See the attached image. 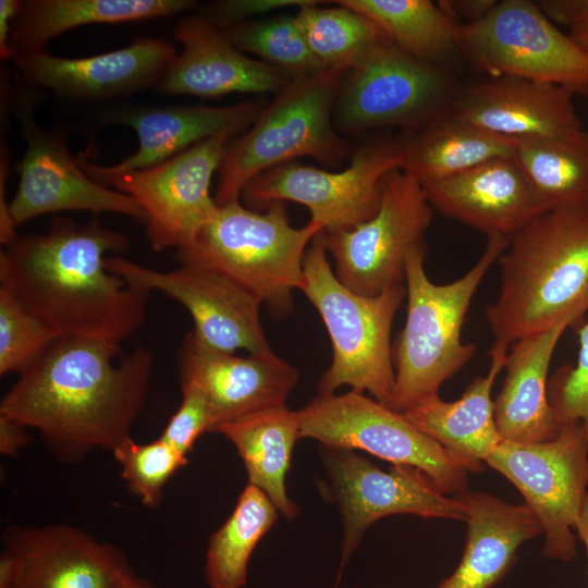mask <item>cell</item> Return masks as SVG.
<instances>
[{"instance_id": "cell-1", "label": "cell", "mask_w": 588, "mask_h": 588, "mask_svg": "<svg viewBox=\"0 0 588 588\" xmlns=\"http://www.w3.org/2000/svg\"><path fill=\"white\" fill-rule=\"evenodd\" d=\"M120 354V343L57 338L5 393L4 416L39 432L53 455L74 464L95 449L113 451L131 438L152 371L142 345Z\"/></svg>"}, {"instance_id": "cell-2", "label": "cell", "mask_w": 588, "mask_h": 588, "mask_svg": "<svg viewBox=\"0 0 588 588\" xmlns=\"http://www.w3.org/2000/svg\"><path fill=\"white\" fill-rule=\"evenodd\" d=\"M126 237L98 219H53L42 234L17 235L0 252V282L59 336L120 343L145 321L149 292L107 266Z\"/></svg>"}, {"instance_id": "cell-3", "label": "cell", "mask_w": 588, "mask_h": 588, "mask_svg": "<svg viewBox=\"0 0 588 588\" xmlns=\"http://www.w3.org/2000/svg\"><path fill=\"white\" fill-rule=\"evenodd\" d=\"M500 290L486 308L494 341L516 340L588 311V206L548 210L514 234L498 259Z\"/></svg>"}, {"instance_id": "cell-4", "label": "cell", "mask_w": 588, "mask_h": 588, "mask_svg": "<svg viewBox=\"0 0 588 588\" xmlns=\"http://www.w3.org/2000/svg\"><path fill=\"white\" fill-rule=\"evenodd\" d=\"M510 238L488 235L483 253L461 278L433 283L426 270V246L414 250L406 265V319L393 347L395 390L393 409L404 413L439 394L440 387L474 356L476 345L462 341L471 301Z\"/></svg>"}, {"instance_id": "cell-5", "label": "cell", "mask_w": 588, "mask_h": 588, "mask_svg": "<svg viewBox=\"0 0 588 588\" xmlns=\"http://www.w3.org/2000/svg\"><path fill=\"white\" fill-rule=\"evenodd\" d=\"M320 232L311 221L292 226L282 201L257 211L236 199L218 205L175 256L183 266L226 275L256 295L273 316L283 318L293 310V292L303 283L305 253Z\"/></svg>"}, {"instance_id": "cell-6", "label": "cell", "mask_w": 588, "mask_h": 588, "mask_svg": "<svg viewBox=\"0 0 588 588\" xmlns=\"http://www.w3.org/2000/svg\"><path fill=\"white\" fill-rule=\"evenodd\" d=\"M320 315L332 345V360L318 382L317 394L342 385L365 393L393 409L395 372L391 330L406 297L405 283L372 296L356 293L335 275L328 260L324 234L309 244L299 289Z\"/></svg>"}, {"instance_id": "cell-7", "label": "cell", "mask_w": 588, "mask_h": 588, "mask_svg": "<svg viewBox=\"0 0 588 588\" xmlns=\"http://www.w3.org/2000/svg\"><path fill=\"white\" fill-rule=\"evenodd\" d=\"M345 72L326 69L293 77L268 103L249 130L228 145L215 201L240 199L256 176L299 157L338 167L350 148L333 123L336 91Z\"/></svg>"}, {"instance_id": "cell-8", "label": "cell", "mask_w": 588, "mask_h": 588, "mask_svg": "<svg viewBox=\"0 0 588 588\" xmlns=\"http://www.w3.org/2000/svg\"><path fill=\"white\" fill-rule=\"evenodd\" d=\"M301 439L365 451L421 470L444 494L467 490L470 466L418 430L402 413L354 390L317 394L296 411Z\"/></svg>"}, {"instance_id": "cell-9", "label": "cell", "mask_w": 588, "mask_h": 588, "mask_svg": "<svg viewBox=\"0 0 588 588\" xmlns=\"http://www.w3.org/2000/svg\"><path fill=\"white\" fill-rule=\"evenodd\" d=\"M13 79L15 84L7 76L2 81L1 102L16 118L26 142L24 157L16 166L17 191L9 204L14 224L65 210L120 213L146 224V215L133 197L89 177L70 154L63 137L36 123L34 111L40 100L39 90H30L17 73Z\"/></svg>"}, {"instance_id": "cell-10", "label": "cell", "mask_w": 588, "mask_h": 588, "mask_svg": "<svg viewBox=\"0 0 588 588\" xmlns=\"http://www.w3.org/2000/svg\"><path fill=\"white\" fill-rule=\"evenodd\" d=\"M324 477L319 489L341 516V560L334 588L368 528L377 520L408 514L465 522L466 505L444 494L421 470L392 465L388 470L354 450L320 445Z\"/></svg>"}, {"instance_id": "cell-11", "label": "cell", "mask_w": 588, "mask_h": 588, "mask_svg": "<svg viewBox=\"0 0 588 588\" xmlns=\"http://www.w3.org/2000/svg\"><path fill=\"white\" fill-rule=\"evenodd\" d=\"M486 463L515 486L539 520L543 555L561 562L576 558L588 495V437L581 425L562 424L544 442L503 440Z\"/></svg>"}, {"instance_id": "cell-12", "label": "cell", "mask_w": 588, "mask_h": 588, "mask_svg": "<svg viewBox=\"0 0 588 588\" xmlns=\"http://www.w3.org/2000/svg\"><path fill=\"white\" fill-rule=\"evenodd\" d=\"M454 97L442 65L420 61L389 40L343 74L333 123L352 135L387 126L414 132L449 112Z\"/></svg>"}, {"instance_id": "cell-13", "label": "cell", "mask_w": 588, "mask_h": 588, "mask_svg": "<svg viewBox=\"0 0 588 588\" xmlns=\"http://www.w3.org/2000/svg\"><path fill=\"white\" fill-rule=\"evenodd\" d=\"M229 142L226 136L208 138L162 163L139 170L113 171L83 156L77 161L89 177L139 204L154 250H177L193 241L218 207L210 185Z\"/></svg>"}, {"instance_id": "cell-14", "label": "cell", "mask_w": 588, "mask_h": 588, "mask_svg": "<svg viewBox=\"0 0 588 588\" xmlns=\"http://www.w3.org/2000/svg\"><path fill=\"white\" fill-rule=\"evenodd\" d=\"M401 167L399 140L375 139L360 145L342 171H327L297 162L274 167L242 191L247 208L262 211L277 201L305 206L323 233L346 231L378 210L383 176Z\"/></svg>"}, {"instance_id": "cell-15", "label": "cell", "mask_w": 588, "mask_h": 588, "mask_svg": "<svg viewBox=\"0 0 588 588\" xmlns=\"http://www.w3.org/2000/svg\"><path fill=\"white\" fill-rule=\"evenodd\" d=\"M433 212L415 177L401 169L387 173L381 181L379 208L370 219L351 230L323 233L336 278L368 296L404 283L408 257L426 246Z\"/></svg>"}, {"instance_id": "cell-16", "label": "cell", "mask_w": 588, "mask_h": 588, "mask_svg": "<svg viewBox=\"0 0 588 588\" xmlns=\"http://www.w3.org/2000/svg\"><path fill=\"white\" fill-rule=\"evenodd\" d=\"M461 50L489 76H513L588 94V53L529 0H503L458 30Z\"/></svg>"}, {"instance_id": "cell-17", "label": "cell", "mask_w": 588, "mask_h": 588, "mask_svg": "<svg viewBox=\"0 0 588 588\" xmlns=\"http://www.w3.org/2000/svg\"><path fill=\"white\" fill-rule=\"evenodd\" d=\"M107 266L132 286L160 291L182 304L193 318L192 332L203 344L233 354L273 352L260 321L262 302L226 275L183 265L159 271L119 255H110Z\"/></svg>"}, {"instance_id": "cell-18", "label": "cell", "mask_w": 588, "mask_h": 588, "mask_svg": "<svg viewBox=\"0 0 588 588\" xmlns=\"http://www.w3.org/2000/svg\"><path fill=\"white\" fill-rule=\"evenodd\" d=\"M124 553L66 525L12 527L3 537L0 588H112Z\"/></svg>"}, {"instance_id": "cell-19", "label": "cell", "mask_w": 588, "mask_h": 588, "mask_svg": "<svg viewBox=\"0 0 588 588\" xmlns=\"http://www.w3.org/2000/svg\"><path fill=\"white\" fill-rule=\"evenodd\" d=\"M177 53L162 38L142 37L110 52L83 58L46 50L12 58L19 76L36 89L71 99L105 100L156 88Z\"/></svg>"}, {"instance_id": "cell-20", "label": "cell", "mask_w": 588, "mask_h": 588, "mask_svg": "<svg viewBox=\"0 0 588 588\" xmlns=\"http://www.w3.org/2000/svg\"><path fill=\"white\" fill-rule=\"evenodd\" d=\"M181 387L205 396L211 432L247 415L286 405L298 382V371L273 352L236 356L203 344L191 331L179 351Z\"/></svg>"}, {"instance_id": "cell-21", "label": "cell", "mask_w": 588, "mask_h": 588, "mask_svg": "<svg viewBox=\"0 0 588 588\" xmlns=\"http://www.w3.org/2000/svg\"><path fill=\"white\" fill-rule=\"evenodd\" d=\"M182 51L155 90L167 95L219 97L232 93H274L293 77L247 57L204 15H188L175 25Z\"/></svg>"}, {"instance_id": "cell-22", "label": "cell", "mask_w": 588, "mask_h": 588, "mask_svg": "<svg viewBox=\"0 0 588 588\" xmlns=\"http://www.w3.org/2000/svg\"><path fill=\"white\" fill-rule=\"evenodd\" d=\"M451 111L513 142L552 137L583 127L569 90L513 76H489L467 86L454 97Z\"/></svg>"}, {"instance_id": "cell-23", "label": "cell", "mask_w": 588, "mask_h": 588, "mask_svg": "<svg viewBox=\"0 0 588 588\" xmlns=\"http://www.w3.org/2000/svg\"><path fill=\"white\" fill-rule=\"evenodd\" d=\"M513 156L422 185L433 210L487 235L511 238L548 211Z\"/></svg>"}, {"instance_id": "cell-24", "label": "cell", "mask_w": 588, "mask_h": 588, "mask_svg": "<svg viewBox=\"0 0 588 588\" xmlns=\"http://www.w3.org/2000/svg\"><path fill=\"white\" fill-rule=\"evenodd\" d=\"M456 497L466 505V542L455 571L437 588H492L513 567L518 548L542 527L525 504L506 502L481 491Z\"/></svg>"}, {"instance_id": "cell-25", "label": "cell", "mask_w": 588, "mask_h": 588, "mask_svg": "<svg viewBox=\"0 0 588 588\" xmlns=\"http://www.w3.org/2000/svg\"><path fill=\"white\" fill-rule=\"evenodd\" d=\"M265 107L256 99L225 107H150L119 112L107 122L135 130L139 145L135 154L109 167L113 171L146 169L205 139L231 138L250 126Z\"/></svg>"}, {"instance_id": "cell-26", "label": "cell", "mask_w": 588, "mask_h": 588, "mask_svg": "<svg viewBox=\"0 0 588 588\" xmlns=\"http://www.w3.org/2000/svg\"><path fill=\"white\" fill-rule=\"evenodd\" d=\"M571 326L572 322L564 321L510 345L505 378L493 400L494 419L503 440L537 443L558 433L548 397V371L558 343Z\"/></svg>"}, {"instance_id": "cell-27", "label": "cell", "mask_w": 588, "mask_h": 588, "mask_svg": "<svg viewBox=\"0 0 588 588\" xmlns=\"http://www.w3.org/2000/svg\"><path fill=\"white\" fill-rule=\"evenodd\" d=\"M509 347L494 341L489 351L488 372L477 376L460 399L446 402L437 394L402 413L418 430L465 461L473 473L482 471V462L503 441L494 419L491 392L504 368Z\"/></svg>"}, {"instance_id": "cell-28", "label": "cell", "mask_w": 588, "mask_h": 588, "mask_svg": "<svg viewBox=\"0 0 588 588\" xmlns=\"http://www.w3.org/2000/svg\"><path fill=\"white\" fill-rule=\"evenodd\" d=\"M195 7L192 0H23L12 21L11 48L14 56L38 52L78 26L173 16Z\"/></svg>"}, {"instance_id": "cell-29", "label": "cell", "mask_w": 588, "mask_h": 588, "mask_svg": "<svg viewBox=\"0 0 588 588\" xmlns=\"http://www.w3.org/2000/svg\"><path fill=\"white\" fill-rule=\"evenodd\" d=\"M246 468L248 483L260 489L281 515L293 522L301 507L286 491V474L301 439L296 411L286 405L264 409L220 426Z\"/></svg>"}, {"instance_id": "cell-30", "label": "cell", "mask_w": 588, "mask_h": 588, "mask_svg": "<svg viewBox=\"0 0 588 588\" xmlns=\"http://www.w3.org/2000/svg\"><path fill=\"white\" fill-rule=\"evenodd\" d=\"M400 169L421 185L441 181L485 161L514 155V142L486 132L451 110L399 139Z\"/></svg>"}, {"instance_id": "cell-31", "label": "cell", "mask_w": 588, "mask_h": 588, "mask_svg": "<svg viewBox=\"0 0 588 588\" xmlns=\"http://www.w3.org/2000/svg\"><path fill=\"white\" fill-rule=\"evenodd\" d=\"M514 145L513 157L547 210L588 206V131Z\"/></svg>"}, {"instance_id": "cell-32", "label": "cell", "mask_w": 588, "mask_h": 588, "mask_svg": "<svg viewBox=\"0 0 588 588\" xmlns=\"http://www.w3.org/2000/svg\"><path fill=\"white\" fill-rule=\"evenodd\" d=\"M371 19L407 54L432 64L461 50V25L429 0H338Z\"/></svg>"}, {"instance_id": "cell-33", "label": "cell", "mask_w": 588, "mask_h": 588, "mask_svg": "<svg viewBox=\"0 0 588 588\" xmlns=\"http://www.w3.org/2000/svg\"><path fill=\"white\" fill-rule=\"evenodd\" d=\"M279 514L260 489L247 483L229 518L209 539L205 577L210 588L246 586L252 554Z\"/></svg>"}, {"instance_id": "cell-34", "label": "cell", "mask_w": 588, "mask_h": 588, "mask_svg": "<svg viewBox=\"0 0 588 588\" xmlns=\"http://www.w3.org/2000/svg\"><path fill=\"white\" fill-rule=\"evenodd\" d=\"M319 3L299 8L295 16L311 53L324 69L346 72L389 41L367 15L345 5L321 8Z\"/></svg>"}, {"instance_id": "cell-35", "label": "cell", "mask_w": 588, "mask_h": 588, "mask_svg": "<svg viewBox=\"0 0 588 588\" xmlns=\"http://www.w3.org/2000/svg\"><path fill=\"white\" fill-rule=\"evenodd\" d=\"M222 30L241 51L259 57L291 77L326 70L311 53L295 15L248 20Z\"/></svg>"}, {"instance_id": "cell-36", "label": "cell", "mask_w": 588, "mask_h": 588, "mask_svg": "<svg viewBox=\"0 0 588 588\" xmlns=\"http://www.w3.org/2000/svg\"><path fill=\"white\" fill-rule=\"evenodd\" d=\"M112 452L130 491L147 507L161 503L166 483L187 464V456L160 437L148 443L128 438Z\"/></svg>"}, {"instance_id": "cell-37", "label": "cell", "mask_w": 588, "mask_h": 588, "mask_svg": "<svg viewBox=\"0 0 588 588\" xmlns=\"http://www.w3.org/2000/svg\"><path fill=\"white\" fill-rule=\"evenodd\" d=\"M59 335L0 285V375L21 373Z\"/></svg>"}, {"instance_id": "cell-38", "label": "cell", "mask_w": 588, "mask_h": 588, "mask_svg": "<svg viewBox=\"0 0 588 588\" xmlns=\"http://www.w3.org/2000/svg\"><path fill=\"white\" fill-rule=\"evenodd\" d=\"M574 365L558 369L548 382V397L558 426L578 421L588 437V320L577 330Z\"/></svg>"}, {"instance_id": "cell-39", "label": "cell", "mask_w": 588, "mask_h": 588, "mask_svg": "<svg viewBox=\"0 0 588 588\" xmlns=\"http://www.w3.org/2000/svg\"><path fill=\"white\" fill-rule=\"evenodd\" d=\"M182 401L170 417L160 438L187 456L195 441L205 432H211L212 420L209 405L200 391L181 387Z\"/></svg>"}, {"instance_id": "cell-40", "label": "cell", "mask_w": 588, "mask_h": 588, "mask_svg": "<svg viewBox=\"0 0 588 588\" xmlns=\"http://www.w3.org/2000/svg\"><path fill=\"white\" fill-rule=\"evenodd\" d=\"M317 0H223L209 4L201 14L216 26L224 29L248 17L260 15L287 7L303 8Z\"/></svg>"}, {"instance_id": "cell-41", "label": "cell", "mask_w": 588, "mask_h": 588, "mask_svg": "<svg viewBox=\"0 0 588 588\" xmlns=\"http://www.w3.org/2000/svg\"><path fill=\"white\" fill-rule=\"evenodd\" d=\"M536 3L550 22L569 29L588 16V0H540Z\"/></svg>"}, {"instance_id": "cell-42", "label": "cell", "mask_w": 588, "mask_h": 588, "mask_svg": "<svg viewBox=\"0 0 588 588\" xmlns=\"http://www.w3.org/2000/svg\"><path fill=\"white\" fill-rule=\"evenodd\" d=\"M439 5L461 26L474 24L488 15L495 7V0H444Z\"/></svg>"}, {"instance_id": "cell-43", "label": "cell", "mask_w": 588, "mask_h": 588, "mask_svg": "<svg viewBox=\"0 0 588 588\" xmlns=\"http://www.w3.org/2000/svg\"><path fill=\"white\" fill-rule=\"evenodd\" d=\"M9 172V157L7 145L1 143V152H0V242L2 245H8L12 242L19 234L15 231L16 225L14 224L10 210L9 204L5 201V182L8 179Z\"/></svg>"}, {"instance_id": "cell-44", "label": "cell", "mask_w": 588, "mask_h": 588, "mask_svg": "<svg viewBox=\"0 0 588 588\" xmlns=\"http://www.w3.org/2000/svg\"><path fill=\"white\" fill-rule=\"evenodd\" d=\"M27 428L0 416V452L3 455L15 456L20 449L29 441Z\"/></svg>"}, {"instance_id": "cell-45", "label": "cell", "mask_w": 588, "mask_h": 588, "mask_svg": "<svg viewBox=\"0 0 588 588\" xmlns=\"http://www.w3.org/2000/svg\"><path fill=\"white\" fill-rule=\"evenodd\" d=\"M21 7V0H0V58L12 60L11 26Z\"/></svg>"}, {"instance_id": "cell-46", "label": "cell", "mask_w": 588, "mask_h": 588, "mask_svg": "<svg viewBox=\"0 0 588 588\" xmlns=\"http://www.w3.org/2000/svg\"><path fill=\"white\" fill-rule=\"evenodd\" d=\"M112 588H159L158 586L147 581L146 579L137 576L128 567L124 571L118 580L114 583Z\"/></svg>"}, {"instance_id": "cell-47", "label": "cell", "mask_w": 588, "mask_h": 588, "mask_svg": "<svg viewBox=\"0 0 588 588\" xmlns=\"http://www.w3.org/2000/svg\"><path fill=\"white\" fill-rule=\"evenodd\" d=\"M571 38L588 53V16L569 29Z\"/></svg>"}, {"instance_id": "cell-48", "label": "cell", "mask_w": 588, "mask_h": 588, "mask_svg": "<svg viewBox=\"0 0 588 588\" xmlns=\"http://www.w3.org/2000/svg\"><path fill=\"white\" fill-rule=\"evenodd\" d=\"M577 537L585 544L588 562V495L578 523Z\"/></svg>"}]
</instances>
